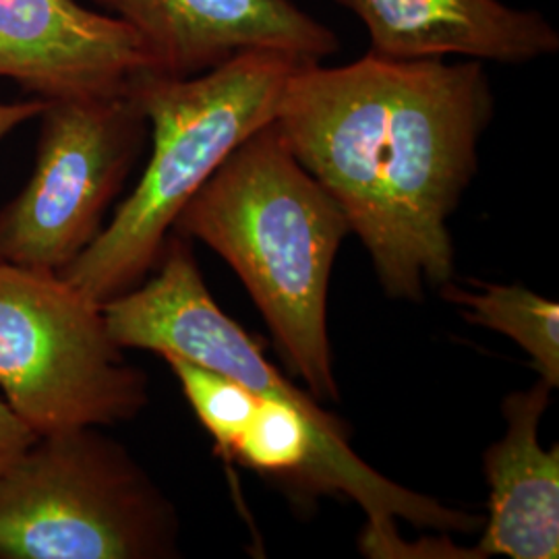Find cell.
Here are the masks:
<instances>
[{
  "instance_id": "1",
  "label": "cell",
  "mask_w": 559,
  "mask_h": 559,
  "mask_svg": "<svg viewBox=\"0 0 559 559\" xmlns=\"http://www.w3.org/2000/svg\"><path fill=\"white\" fill-rule=\"evenodd\" d=\"M479 60L309 62L286 83L274 122L336 200L392 299H425L454 278L448 221L479 168L493 119Z\"/></svg>"
},
{
  "instance_id": "2",
  "label": "cell",
  "mask_w": 559,
  "mask_h": 559,
  "mask_svg": "<svg viewBox=\"0 0 559 559\" xmlns=\"http://www.w3.org/2000/svg\"><path fill=\"white\" fill-rule=\"evenodd\" d=\"M173 233L201 240L233 267L311 396L338 400L328 288L350 224L274 120L222 162Z\"/></svg>"
},
{
  "instance_id": "3",
  "label": "cell",
  "mask_w": 559,
  "mask_h": 559,
  "mask_svg": "<svg viewBox=\"0 0 559 559\" xmlns=\"http://www.w3.org/2000/svg\"><path fill=\"white\" fill-rule=\"evenodd\" d=\"M302 64L309 62L278 50H247L191 78L141 73L131 92L150 127V160L98 239L60 276L100 305L140 286L180 210L242 141L274 120Z\"/></svg>"
},
{
  "instance_id": "4",
  "label": "cell",
  "mask_w": 559,
  "mask_h": 559,
  "mask_svg": "<svg viewBox=\"0 0 559 559\" xmlns=\"http://www.w3.org/2000/svg\"><path fill=\"white\" fill-rule=\"evenodd\" d=\"M173 501L100 427L38 436L0 475V559L179 558Z\"/></svg>"
},
{
  "instance_id": "5",
  "label": "cell",
  "mask_w": 559,
  "mask_h": 559,
  "mask_svg": "<svg viewBox=\"0 0 559 559\" xmlns=\"http://www.w3.org/2000/svg\"><path fill=\"white\" fill-rule=\"evenodd\" d=\"M122 350L75 284L0 261V392L36 436L135 419L150 381Z\"/></svg>"
},
{
  "instance_id": "6",
  "label": "cell",
  "mask_w": 559,
  "mask_h": 559,
  "mask_svg": "<svg viewBox=\"0 0 559 559\" xmlns=\"http://www.w3.org/2000/svg\"><path fill=\"white\" fill-rule=\"evenodd\" d=\"M38 119L34 170L0 210V261L60 274L104 230L150 127L131 87L46 102Z\"/></svg>"
},
{
  "instance_id": "7",
  "label": "cell",
  "mask_w": 559,
  "mask_h": 559,
  "mask_svg": "<svg viewBox=\"0 0 559 559\" xmlns=\"http://www.w3.org/2000/svg\"><path fill=\"white\" fill-rule=\"evenodd\" d=\"M141 41L152 73L200 75L247 50H278L321 62L338 34L295 0H92Z\"/></svg>"
},
{
  "instance_id": "8",
  "label": "cell",
  "mask_w": 559,
  "mask_h": 559,
  "mask_svg": "<svg viewBox=\"0 0 559 559\" xmlns=\"http://www.w3.org/2000/svg\"><path fill=\"white\" fill-rule=\"evenodd\" d=\"M152 73L138 36L78 0H0V80L40 100L127 92Z\"/></svg>"
},
{
  "instance_id": "9",
  "label": "cell",
  "mask_w": 559,
  "mask_h": 559,
  "mask_svg": "<svg viewBox=\"0 0 559 559\" xmlns=\"http://www.w3.org/2000/svg\"><path fill=\"white\" fill-rule=\"evenodd\" d=\"M362 23L369 52L396 60L462 59L524 64L559 50L539 11L503 0H334Z\"/></svg>"
},
{
  "instance_id": "10",
  "label": "cell",
  "mask_w": 559,
  "mask_h": 559,
  "mask_svg": "<svg viewBox=\"0 0 559 559\" xmlns=\"http://www.w3.org/2000/svg\"><path fill=\"white\" fill-rule=\"evenodd\" d=\"M549 381L503 400L506 433L483 454L489 516L475 558L556 559L559 556V448L545 450L540 419L551 402Z\"/></svg>"
},
{
  "instance_id": "11",
  "label": "cell",
  "mask_w": 559,
  "mask_h": 559,
  "mask_svg": "<svg viewBox=\"0 0 559 559\" xmlns=\"http://www.w3.org/2000/svg\"><path fill=\"white\" fill-rule=\"evenodd\" d=\"M443 297L459 305L464 318L514 340L533 359L539 376L559 385V305L520 284H480L479 293L456 284L443 286Z\"/></svg>"
},
{
  "instance_id": "12",
  "label": "cell",
  "mask_w": 559,
  "mask_h": 559,
  "mask_svg": "<svg viewBox=\"0 0 559 559\" xmlns=\"http://www.w3.org/2000/svg\"><path fill=\"white\" fill-rule=\"evenodd\" d=\"M36 433L0 399V475L36 441Z\"/></svg>"
},
{
  "instance_id": "13",
  "label": "cell",
  "mask_w": 559,
  "mask_h": 559,
  "mask_svg": "<svg viewBox=\"0 0 559 559\" xmlns=\"http://www.w3.org/2000/svg\"><path fill=\"white\" fill-rule=\"evenodd\" d=\"M46 100L0 102V143L7 140L15 129L29 120L38 119Z\"/></svg>"
}]
</instances>
